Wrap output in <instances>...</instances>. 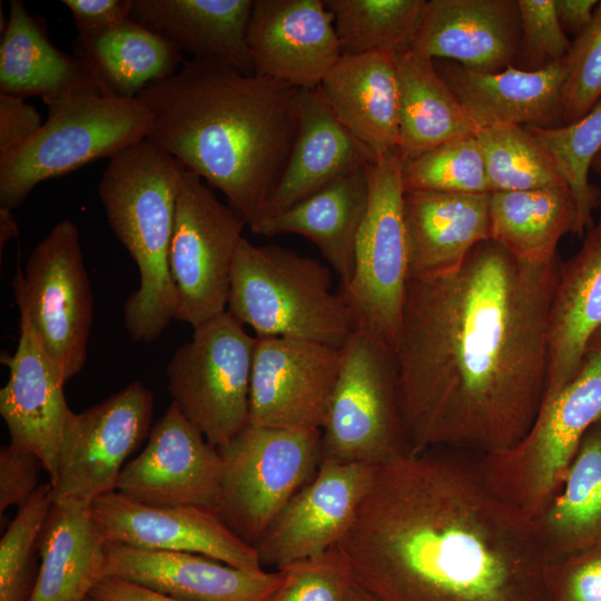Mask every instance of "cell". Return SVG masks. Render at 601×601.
Listing matches in <instances>:
<instances>
[{
  "mask_svg": "<svg viewBox=\"0 0 601 601\" xmlns=\"http://www.w3.org/2000/svg\"><path fill=\"white\" fill-rule=\"evenodd\" d=\"M601 421V327L570 382L541 404L525 436L509 450L481 455L493 489L536 516L563 482L588 430Z\"/></svg>",
  "mask_w": 601,
  "mask_h": 601,
  "instance_id": "52a82bcc",
  "label": "cell"
},
{
  "mask_svg": "<svg viewBox=\"0 0 601 601\" xmlns=\"http://www.w3.org/2000/svg\"><path fill=\"white\" fill-rule=\"evenodd\" d=\"M218 451L215 511L237 536L256 546L277 513L316 475L323 461L322 431L247 424Z\"/></svg>",
  "mask_w": 601,
  "mask_h": 601,
  "instance_id": "9c48e42d",
  "label": "cell"
},
{
  "mask_svg": "<svg viewBox=\"0 0 601 601\" xmlns=\"http://www.w3.org/2000/svg\"><path fill=\"white\" fill-rule=\"evenodd\" d=\"M253 0H132L131 18L191 59L254 73L247 41Z\"/></svg>",
  "mask_w": 601,
  "mask_h": 601,
  "instance_id": "83f0119b",
  "label": "cell"
},
{
  "mask_svg": "<svg viewBox=\"0 0 601 601\" xmlns=\"http://www.w3.org/2000/svg\"><path fill=\"white\" fill-rule=\"evenodd\" d=\"M400 90L398 144L403 161L479 128L441 77L434 60L414 49L395 55Z\"/></svg>",
  "mask_w": 601,
  "mask_h": 601,
  "instance_id": "d6a6232c",
  "label": "cell"
},
{
  "mask_svg": "<svg viewBox=\"0 0 601 601\" xmlns=\"http://www.w3.org/2000/svg\"><path fill=\"white\" fill-rule=\"evenodd\" d=\"M591 170L594 171L601 178V152L593 160Z\"/></svg>",
  "mask_w": 601,
  "mask_h": 601,
  "instance_id": "f5cc1de1",
  "label": "cell"
},
{
  "mask_svg": "<svg viewBox=\"0 0 601 601\" xmlns=\"http://www.w3.org/2000/svg\"><path fill=\"white\" fill-rule=\"evenodd\" d=\"M226 311L256 337L277 336L341 348L356 327L329 267L278 245L239 243Z\"/></svg>",
  "mask_w": 601,
  "mask_h": 601,
  "instance_id": "5b68a950",
  "label": "cell"
},
{
  "mask_svg": "<svg viewBox=\"0 0 601 601\" xmlns=\"http://www.w3.org/2000/svg\"><path fill=\"white\" fill-rule=\"evenodd\" d=\"M577 221L568 186L490 194V239L516 258L545 260Z\"/></svg>",
  "mask_w": 601,
  "mask_h": 601,
  "instance_id": "e575fe53",
  "label": "cell"
},
{
  "mask_svg": "<svg viewBox=\"0 0 601 601\" xmlns=\"http://www.w3.org/2000/svg\"><path fill=\"white\" fill-rule=\"evenodd\" d=\"M53 504L49 482L38 486L0 541V601H28L37 575L39 538Z\"/></svg>",
  "mask_w": 601,
  "mask_h": 601,
  "instance_id": "ab89813d",
  "label": "cell"
},
{
  "mask_svg": "<svg viewBox=\"0 0 601 601\" xmlns=\"http://www.w3.org/2000/svg\"><path fill=\"white\" fill-rule=\"evenodd\" d=\"M151 125L138 97L81 95L48 105L39 131L0 154V209L12 211L38 184L147 139Z\"/></svg>",
  "mask_w": 601,
  "mask_h": 601,
  "instance_id": "8992f818",
  "label": "cell"
},
{
  "mask_svg": "<svg viewBox=\"0 0 601 601\" xmlns=\"http://www.w3.org/2000/svg\"><path fill=\"white\" fill-rule=\"evenodd\" d=\"M412 49L477 72L518 67V0H426Z\"/></svg>",
  "mask_w": 601,
  "mask_h": 601,
  "instance_id": "44dd1931",
  "label": "cell"
},
{
  "mask_svg": "<svg viewBox=\"0 0 601 601\" xmlns=\"http://www.w3.org/2000/svg\"><path fill=\"white\" fill-rule=\"evenodd\" d=\"M410 278L457 269L490 239V194L404 191Z\"/></svg>",
  "mask_w": 601,
  "mask_h": 601,
  "instance_id": "484cf974",
  "label": "cell"
},
{
  "mask_svg": "<svg viewBox=\"0 0 601 601\" xmlns=\"http://www.w3.org/2000/svg\"><path fill=\"white\" fill-rule=\"evenodd\" d=\"M598 0H554L558 19L566 35L580 36L592 22Z\"/></svg>",
  "mask_w": 601,
  "mask_h": 601,
  "instance_id": "681fc988",
  "label": "cell"
},
{
  "mask_svg": "<svg viewBox=\"0 0 601 601\" xmlns=\"http://www.w3.org/2000/svg\"><path fill=\"white\" fill-rule=\"evenodd\" d=\"M601 327V211L580 249L562 262L548 319L543 402L574 376L588 342ZM542 402V403H543Z\"/></svg>",
  "mask_w": 601,
  "mask_h": 601,
  "instance_id": "d4e9b609",
  "label": "cell"
},
{
  "mask_svg": "<svg viewBox=\"0 0 601 601\" xmlns=\"http://www.w3.org/2000/svg\"><path fill=\"white\" fill-rule=\"evenodd\" d=\"M533 520L546 560L601 543V421L584 434L559 490Z\"/></svg>",
  "mask_w": 601,
  "mask_h": 601,
  "instance_id": "836d02e7",
  "label": "cell"
},
{
  "mask_svg": "<svg viewBox=\"0 0 601 601\" xmlns=\"http://www.w3.org/2000/svg\"><path fill=\"white\" fill-rule=\"evenodd\" d=\"M90 511L107 543L197 553L235 568L264 570L256 548L237 536L213 509L155 506L112 491L97 497Z\"/></svg>",
  "mask_w": 601,
  "mask_h": 601,
  "instance_id": "ac0fdd59",
  "label": "cell"
},
{
  "mask_svg": "<svg viewBox=\"0 0 601 601\" xmlns=\"http://www.w3.org/2000/svg\"><path fill=\"white\" fill-rule=\"evenodd\" d=\"M341 348L277 336L256 337L248 424L322 430L337 382Z\"/></svg>",
  "mask_w": 601,
  "mask_h": 601,
  "instance_id": "9a60e30c",
  "label": "cell"
},
{
  "mask_svg": "<svg viewBox=\"0 0 601 601\" xmlns=\"http://www.w3.org/2000/svg\"><path fill=\"white\" fill-rule=\"evenodd\" d=\"M351 601H378L376 598L354 584L351 591Z\"/></svg>",
  "mask_w": 601,
  "mask_h": 601,
  "instance_id": "816d5d0a",
  "label": "cell"
},
{
  "mask_svg": "<svg viewBox=\"0 0 601 601\" xmlns=\"http://www.w3.org/2000/svg\"><path fill=\"white\" fill-rule=\"evenodd\" d=\"M426 0H325L342 55L412 49Z\"/></svg>",
  "mask_w": 601,
  "mask_h": 601,
  "instance_id": "d590c367",
  "label": "cell"
},
{
  "mask_svg": "<svg viewBox=\"0 0 601 601\" xmlns=\"http://www.w3.org/2000/svg\"><path fill=\"white\" fill-rule=\"evenodd\" d=\"M41 460L32 452L9 444L0 451V512L23 505L38 489Z\"/></svg>",
  "mask_w": 601,
  "mask_h": 601,
  "instance_id": "f6af8a7d",
  "label": "cell"
},
{
  "mask_svg": "<svg viewBox=\"0 0 601 601\" xmlns=\"http://www.w3.org/2000/svg\"><path fill=\"white\" fill-rule=\"evenodd\" d=\"M491 193L568 186L551 155L525 127L501 124L479 129Z\"/></svg>",
  "mask_w": 601,
  "mask_h": 601,
  "instance_id": "8d00e7d4",
  "label": "cell"
},
{
  "mask_svg": "<svg viewBox=\"0 0 601 601\" xmlns=\"http://www.w3.org/2000/svg\"><path fill=\"white\" fill-rule=\"evenodd\" d=\"M551 155L571 190L577 209L573 230L584 236L593 225V210L601 205V190L589 180L601 152V100L579 120L555 128L525 126Z\"/></svg>",
  "mask_w": 601,
  "mask_h": 601,
  "instance_id": "74e56055",
  "label": "cell"
},
{
  "mask_svg": "<svg viewBox=\"0 0 601 601\" xmlns=\"http://www.w3.org/2000/svg\"><path fill=\"white\" fill-rule=\"evenodd\" d=\"M335 548L378 601H544L533 518L469 451L432 447L375 466Z\"/></svg>",
  "mask_w": 601,
  "mask_h": 601,
  "instance_id": "7a4b0ae2",
  "label": "cell"
},
{
  "mask_svg": "<svg viewBox=\"0 0 601 601\" xmlns=\"http://www.w3.org/2000/svg\"><path fill=\"white\" fill-rule=\"evenodd\" d=\"M562 262L523 260L487 239L457 269L410 278L396 347L410 453L485 455L525 436L544 397Z\"/></svg>",
  "mask_w": 601,
  "mask_h": 601,
  "instance_id": "6da1fadb",
  "label": "cell"
},
{
  "mask_svg": "<svg viewBox=\"0 0 601 601\" xmlns=\"http://www.w3.org/2000/svg\"><path fill=\"white\" fill-rule=\"evenodd\" d=\"M297 91L267 77L190 59L138 98L152 118L147 139L220 190L250 226L289 155Z\"/></svg>",
  "mask_w": 601,
  "mask_h": 601,
  "instance_id": "3957f363",
  "label": "cell"
},
{
  "mask_svg": "<svg viewBox=\"0 0 601 601\" xmlns=\"http://www.w3.org/2000/svg\"><path fill=\"white\" fill-rule=\"evenodd\" d=\"M90 595L99 601H183L116 577H104Z\"/></svg>",
  "mask_w": 601,
  "mask_h": 601,
  "instance_id": "c3c4849f",
  "label": "cell"
},
{
  "mask_svg": "<svg viewBox=\"0 0 601 601\" xmlns=\"http://www.w3.org/2000/svg\"><path fill=\"white\" fill-rule=\"evenodd\" d=\"M85 601H99V600H97V599L92 598L91 595H89V597H87L85 599Z\"/></svg>",
  "mask_w": 601,
  "mask_h": 601,
  "instance_id": "db71d44e",
  "label": "cell"
},
{
  "mask_svg": "<svg viewBox=\"0 0 601 601\" xmlns=\"http://www.w3.org/2000/svg\"><path fill=\"white\" fill-rule=\"evenodd\" d=\"M20 313V334L9 366V378L0 390V414L11 444L35 453L51 481L66 423L72 413L63 393L66 381L60 368L39 341L24 306Z\"/></svg>",
  "mask_w": 601,
  "mask_h": 601,
  "instance_id": "ffe728a7",
  "label": "cell"
},
{
  "mask_svg": "<svg viewBox=\"0 0 601 601\" xmlns=\"http://www.w3.org/2000/svg\"><path fill=\"white\" fill-rule=\"evenodd\" d=\"M279 571L278 585L264 601H351L355 582L335 546Z\"/></svg>",
  "mask_w": 601,
  "mask_h": 601,
  "instance_id": "60d3db41",
  "label": "cell"
},
{
  "mask_svg": "<svg viewBox=\"0 0 601 601\" xmlns=\"http://www.w3.org/2000/svg\"><path fill=\"white\" fill-rule=\"evenodd\" d=\"M246 221L186 168L176 204L169 268L177 294L175 319L193 328L224 313Z\"/></svg>",
  "mask_w": 601,
  "mask_h": 601,
  "instance_id": "4fadbf2b",
  "label": "cell"
},
{
  "mask_svg": "<svg viewBox=\"0 0 601 601\" xmlns=\"http://www.w3.org/2000/svg\"><path fill=\"white\" fill-rule=\"evenodd\" d=\"M78 33L106 28L131 18L132 0H63Z\"/></svg>",
  "mask_w": 601,
  "mask_h": 601,
  "instance_id": "7dc6e473",
  "label": "cell"
},
{
  "mask_svg": "<svg viewBox=\"0 0 601 601\" xmlns=\"http://www.w3.org/2000/svg\"><path fill=\"white\" fill-rule=\"evenodd\" d=\"M104 577H116L183 601H264L282 572L250 571L190 552L107 543Z\"/></svg>",
  "mask_w": 601,
  "mask_h": 601,
  "instance_id": "7402d4cb",
  "label": "cell"
},
{
  "mask_svg": "<svg viewBox=\"0 0 601 601\" xmlns=\"http://www.w3.org/2000/svg\"><path fill=\"white\" fill-rule=\"evenodd\" d=\"M1 218V247L17 234V225L12 217V211L0 209Z\"/></svg>",
  "mask_w": 601,
  "mask_h": 601,
  "instance_id": "f907efd6",
  "label": "cell"
},
{
  "mask_svg": "<svg viewBox=\"0 0 601 601\" xmlns=\"http://www.w3.org/2000/svg\"><path fill=\"white\" fill-rule=\"evenodd\" d=\"M521 24V56L518 68L539 70L562 61L572 41L563 30L554 0H518Z\"/></svg>",
  "mask_w": 601,
  "mask_h": 601,
  "instance_id": "7bdbcfd3",
  "label": "cell"
},
{
  "mask_svg": "<svg viewBox=\"0 0 601 601\" xmlns=\"http://www.w3.org/2000/svg\"><path fill=\"white\" fill-rule=\"evenodd\" d=\"M73 49L101 95L115 98H137L185 61L175 45L132 18L78 33Z\"/></svg>",
  "mask_w": 601,
  "mask_h": 601,
  "instance_id": "4dcf8cb0",
  "label": "cell"
},
{
  "mask_svg": "<svg viewBox=\"0 0 601 601\" xmlns=\"http://www.w3.org/2000/svg\"><path fill=\"white\" fill-rule=\"evenodd\" d=\"M544 601H601V543L546 560Z\"/></svg>",
  "mask_w": 601,
  "mask_h": 601,
  "instance_id": "ee69618b",
  "label": "cell"
},
{
  "mask_svg": "<svg viewBox=\"0 0 601 601\" xmlns=\"http://www.w3.org/2000/svg\"><path fill=\"white\" fill-rule=\"evenodd\" d=\"M106 545L90 506L53 503L39 538L40 565L28 601H85L104 578Z\"/></svg>",
  "mask_w": 601,
  "mask_h": 601,
  "instance_id": "1f68e13d",
  "label": "cell"
},
{
  "mask_svg": "<svg viewBox=\"0 0 601 601\" xmlns=\"http://www.w3.org/2000/svg\"><path fill=\"white\" fill-rule=\"evenodd\" d=\"M375 466L322 461L256 544L260 564L280 570L334 548L349 526Z\"/></svg>",
  "mask_w": 601,
  "mask_h": 601,
  "instance_id": "e0dca14e",
  "label": "cell"
},
{
  "mask_svg": "<svg viewBox=\"0 0 601 601\" xmlns=\"http://www.w3.org/2000/svg\"><path fill=\"white\" fill-rule=\"evenodd\" d=\"M402 169L397 149L367 165L368 200L356 238L354 270L339 289L356 326L395 351L410 280Z\"/></svg>",
  "mask_w": 601,
  "mask_h": 601,
  "instance_id": "30bf717a",
  "label": "cell"
},
{
  "mask_svg": "<svg viewBox=\"0 0 601 601\" xmlns=\"http://www.w3.org/2000/svg\"><path fill=\"white\" fill-rule=\"evenodd\" d=\"M185 170L145 139L110 157L98 186L108 224L138 267L139 286L124 306L125 326L135 342L152 343L175 319L169 250Z\"/></svg>",
  "mask_w": 601,
  "mask_h": 601,
  "instance_id": "277c9868",
  "label": "cell"
},
{
  "mask_svg": "<svg viewBox=\"0 0 601 601\" xmlns=\"http://www.w3.org/2000/svg\"><path fill=\"white\" fill-rule=\"evenodd\" d=\"M434 65L479 129L501 124L562 126L565 59L539 70L510 67L492 73L457 63Z\"/></svg>",
  "mask_w": 601,
  "mask_h": 601,
  "instance_id": "cb8c5ba5",
  "label": "cell"
},
{
  "mask_svg": "<svg viewBox=\"0 0 601 601\" xmlns=\"http://www.w3.org/2000/svg\"><path fill=\"white\" fill-rule=\"evenodd\" d=\"M404 191L491 194L476 137L440 145L403 161Z\"/></svg>",
  "mask_w": 601,
  "mask_h": 601,
  "instance_id": "f35d334b",
  "label": "cell"
},
{
  "mask_svg": "<svg viewBox=\"0 0 601 601\" xmlns=\"http://www.w3.org/2000/svg\"><path fill=\"white\" fill-rule=\"evenodd\" d=\"M318 89L336 118L373 156L397 149L400 90L395 55H342Z\"/></svg>",
  "mask_w": 601,
  "mask_h": 601,
  "instance_id": "4316f807",
  "label": "cell"
},
{
  "mask_svg": "<svg viewBox=\"0 0 601 601\" xmlns=\"http://www.w3.org/2000/svg\"><path fill=\"white\" fill-rule=\"evenodd\" d=\"M368 200L367 165L336 178L293 206L249 226L272 237L296 234L311 240L345 287L353 275L355 245Z\"/></svg>",
  "mask_w": 601,
  "mask_h": 601,
  "instance_id": "f1b7e54d",
  "label": "cell"
},
{
  "mask_svg": "<svg viewBox=\"0 0 601 601\" xmlns=\"http://www.w3.org/2000/svg\"><path fill=\"white\" fill-rule=\"evenodd\" d=\"M152 410L151 392L135 381L100 403L72 412L49 481L53 503L90 506L116 491L126 460L149 435Z\"/></svg>",
  "mask_w": 601,
  "mask_h": 601,
  "instance_id": "5bb4252c",
  "label": "cell"
},
{
  "mask_svg": "<svg viewBox=\"0 0 601 601\" xmlns=\"http://www.w3.org/2000/svg\"><path fill=\"white\" fill-rule=\"evenodd\" d=\"M43 348L66 383L87 359L93 294L83 262L79 229L69 218L56 224L30 253L12 280Z\"/></svg>",
  "mask_w": 601,
  "mask_h": 601,
  "instance_id": "7c38bea8",
  "label": "cell"
},
{
  "mask_svg": "<svg viewBox=\"0 0 601 601\" xmlns=\"http://www.w3.org/2000/svg\"><path fill=\"white\" fill-rule=\"evenodd\" d=\"M0 93L39 97L48 106L101 91L80 60L51 43L43 22L12 0L0 42Z\"/></svg>",
  "mask_w": 601,
  "mask_h": 601,
  "instance_id": "f546056e",
  "label": "cell"
},
{
  "mask_svg": "<svg viewBox=\"0 0 601 601\" xmlns=\"http://www.w3.org/2000/svg\"><path fill=\"white\" fill-rule=\"evenodd\" d=\"M254 73L317 88L342 56L325 0H254L247 31Z\"/></svg>",
  "mask_w": 601,
  "mask_h": 601,
  "instance_id": "d6986e66",
  "label": "cell"
},
{
  "mask_svg": "<svg viewBox=\"0 0 601 601\" xmlns=\"http://www.w3.org/2000/svg\"><path fill=\"white\" fill-rule=\"evenodd\" d=\"M341 352L321 430L323 461L377 466L410 452L395 348L356 326Z\"/></svg>",
  "mask_w": 601,
  "mask_h": 601,
  "instance_id": "ba28073f",
  "label": "cell"
},
{
  "mask_svg": "<svg viewBox=\"0 0 601 601\" xmlns=\"http://www.w3.org/2000/svg\"><path fill=\"white\" fill-rule=\"evenodd\" d=\"M375 160L373 154L336 118L318 87L298 89L292 148L258 220L293 206L342 175Z\"/></svg>",
  "mask_w": 601,
  "mask_h": 601,
  "instance_id": "603a6c76",
  "label": "cell"
},
{
  "mask_svg": "<svg viewBox=\"0 0 601 601\" xmlns=\"http://www.w3.org/2000/svg\"><path fill=\"white\" fill-rule=\"evenodd\" d=\"M220 470L218 449L171 402L145 449L122 469L116 491L155 506L215 510Z\"/></svg>",
  "mask_w": 601,
  "mask_h": 601,
  "instance_id": "2e32d148",
  "label": "cell"
},
{
  "mask_svg": "<svg viewBox=\"0 0 601 601\" xmlns=\"http://www.w3.org/2000/svg\"><path fill=\"white\" fill-rule=\"evenodd\" d=\"M42 124L40 114L24 98L0 93V154L30 139Z\"/></svg>",
  "mask_w": 601,
  "mask_h": 601,
  "instance_id": "bcb514c9",
  "label": "cell"
},
{
  "mask_svg": "<svg viewBox=\"0 0 601 601\" xmlns=\"http://www.w3.org/2000/svg\"><path fill=\"white\" fill-rule=\"evenodd\" d=\"M562 87V125L579 120L601 100V1L590 26L571 43Z\"/></svg>",
  "mask_w": 601,
  "mask_h": 601,
  "instance_id": "b9f144b4",
  "label": "cell"
},
{
  "mask_svg": "<svg viewBox=\"0 0 601 601\" xmlns=\"http://www.w3.org/2000/svg\"><path fill=\"white\" fill-rule=\"evenodd\" d=\"M193 329L166 366L168 391L183 415L220 449L248 424L256 336L227 311Z\"/></svg>",
  "mask_w": 601,
  "mask_h": 601,
  "instance_id": "8fae6325",
  "label": "cell"
}]
</instances>
